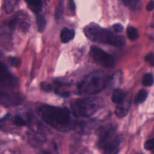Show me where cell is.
I'll use <instances>...</instances> for the list:
<instances>
[{
    "label": "cell",
    "mask_w": 154,
    "mask_h": 154,
    "mask_svg": "<svg viewBox=\"0 0 154 154\" xmlns=\"http://www.w3.org/2000/svg\"><path fill=\"white\" fill-rule=\"evenodd\" d=\"M39 154H49L48 152H45V151H43V152H42L41 153H40Z\"/></svg>",
    "instance_id": "f546056e"
},
{
    "label": "cell",
    "mask_w": 154,
    "mask_h": 154,
    "mask_svg": "<svg viewBox=\"0 0 154 154\" xmlns=\"http://www.w3.org/2000/svg\"><path fill=\"white\" fill-rule=\"evenodd\" d=\"M144 148L148 150H153L154 149V138H152L147 141L144 143Z\"/></svg>",
    "instance_id": "7402d4cb"
},
{
    "label": "cell",
    "mask_w": 154,
    "mask_h": 154,
    "mask_svg": "<svg viewBox=\"0 0 154 154\" xmlns=\"http://www.w3.org/2000/svg\"><path fill=\"white\" fill-rule=\"evenodd\" d=\"M90 54L96 63L105 67H112L115 64L114 58L112 55L97 47H91Z\"/></svg>",
    "instance_id": "8992f818"
},
{
    "label": "cell",
    "mask_w": 154,
    "mask_h": 154,
    "mask_svg": "<svg viewBox=\"0 0 154 154\" xmlns=\"http://www.w3.org/2000/svg\"><path fill=\"white\" fill-rule=\"evenodd\" d=\"M36 23L38 31H43L46 25V20L43 14L40 13H37L36 14Z\"/></svg>",
    "instance_id": "7c38bea8"
},
{
    "label": "cell",
    "mask_w": 154,
    "mask_h": 154,
    "mask_svg": "<svg viewBox=\"0 0 154 154\" xmlns=\"http://www.w3.org/2000/svg\"><path fill=\"white\" fill-rule=\"evenodd\" d=\"M75 35L74 30L70 29L67 28H64L60 33L61 41L63 43H67L72 40Z\"/></svg>",
    "instance_id": "30bf717a"
},
{
    "label": "cell",
    "mask_w": 154,
    "mask_h": 154,
    "mask_svg": "<svg viewBox=\"0 0 154 154\" xmlns=\"http://www.w3.org/2000/svg\"><path fill=\"white\" fill-rule=\"evenodd\" d=\"M63 4L62 2H60L57 7V10L55 11V17L57 19H60L63 14Z\"/></svg>",
    "instance_id": "ffe728a7"
},
{
    "label": "cell",
    "mask_w": 154,
    "mask_h": 154,
    "mask_svg": "<svg viewBox=\"0 0 154 154\" xmlns=\"http://www.w3.org/2000/svg\"><path fill=\"white\" fill-rule=\"evenodd\" d=\"M154 8V1H150L146 5V9L148 11H152Z\"/></svg>",
    "instance_id": "4316f807"
},
{
    "label": "cell",
    "mask_w": 154,
    "mask_h": 154,
    "mask_svg": "<svg viewBox=\"0 0 154 154\" xmlns=\"http://www.w3.org/2000/svg\"><path fill=\"white\" fill-rule=\"evenodd\" d=\"M18 82L16 78L7 70L2 63L1 66V84L5 88H14L17 85Z\"/></svg>",
    "instance_id": "52a82bcc"
},
{
    "label": "cell",
    "mask_w": 154,
    "mask_h": 154,
    "mask_svg": "<svg viewBox=\"0 0 154 154\" xmlns=\"http://www.w3.org/2000/svg\"><path fill=\"white\" fill-rule=\"evenodd\" d=\"M110 81V77L102 71H94L87 75L78 84V88L82 93L97 94L103 90Z\"/></svg>",
    "instance_id": "3957f363"
},
{
    "label": "cell",
    "mask_w": 154,
    "mask_h": 154,
    "mask_svg": "<svg viewBox=\"0 0 154 154\" xmlns=\"http://www.w3.org/2000/svg\"><path fill=\"white\" fill-rule=\"evenodd\" d=\"M116 130L112 128H106L100 131L98 146L104 154H117L123 137L121 135H116Z\"/></svg>",
    "instance_id": "277c9868"
},
{
    "label": "cell",
    "mask_w": 154,
    "mask_h": 154,
    "mask_svg": "<svg viewBox=\"0 0 154 154\" xmlns=\"http://www.w3.org/2000/svg\"><path fill=\"white\" fill-rule=\"evenodd\" d=\"M122 1L125 5L134 8L137 5L139 0H122Z\"/></svg>",
    "instance_id": "d6986e66"
},
{
    "label": "cell",
    "mask_w": 154,
    "mask_h": 154,
    "mask_svg": "<svg viewBox=\"0 0 154 154\" xmlns=\"http://www.w3.org/2000/svg\"><path fill=\"white\" fill-rule=\"evenodd\" d=\"M70 8L73 10H74L75 8V5L73 1H72V0H70Z\"/></svg>",
    "instance_id": "f1b7e54d"
},
{
    "label": "cell",
    "mask_w": 154,
    "mask_h": 154,
    "mask_svg": "<svg viewBox=\"0 0 154 154\" xmlns=\"http://www.w3.org/2000/svg\"><path fill=\"white\" fill-rule=\"evenodd\" d=\"M40 88L45 92H50L52 90V87L50 84L46 82H42L40 84Z\"/></svg>",
    "instance_id": "44dd1931"
},
{
    "label": "cell",
    "mask_w": 154,
    "mask_h": 154,
    "mask_svg": "<svg viewBox=\"0 0 154 154\" xmlns=\"http://www.w3.org/2000/svg\"><path fill=\"white\" fill-rule=\"evenodd\" d=\"M128 38L132 40H136L138 37V32L137 29L133 26H129L126 30Z\"/></svg>",
    "instance_id": "5bb4252c"
},
{
    "label": "cell",
    "mask_w": 154,
    "mask_h": 154,
    "mask_svg": "<svg viewBox=\"0 0 154 154\" xmlns=\"http://www.w3.org/2000/svg\"><path fill=\"white\" fill-rule=\"evenodd\" d=\"M17 20L16 19H14L13 20H11L10 22H9V27L11 29H14L16 28V26L17 25Z\"/></svg>",
    "instance_id": "83f0119b"
},
{
    "label": "cell",
    "mask_w": 154,
    "mask_h": 154,
    "mask_svg": "<svg viewBox=\"0 0 154 154\" xmlns=\"http://www.w3.org/2000/svg\"><path fill=\"white\" fill-rule=\"evenodd\" d=\"M153 81V76L151 73H146L143 78V84L145 86L152 85Z\"/></svg>",
    "instance_id": "2e32d148"
},
{
    "label": "cell",
    "mask_w": 154,
    "mask_h": 154,
    "mask_svg": "<svg viewBox=\"0 0 154 154\" xmlns=\"http://www.w3.org/2000/svg\"><path fill=\"white\" fill-rule=\"evenodd\" d=\"M112 28H113L114 31L117 32H120L123 30V26L120 23L114 24L112 26Z\"/></svg>",
    "instance_id": "484cf974"
},
{
    "label": "cell",
    "mask_w": 154,
    "mask_h": 154,
    "mask_svg": "<svg viewBox=\"0 0 154 154\" xmlns=\"http://www.w3.org/2000/svg\"><path fill=\"white\" fill-rule=\"evenodd\" d=\"M147 93L146 90H140L135 99V103H143L147 98Z\"/></svg>",
    "instance_id": "9a60e30c"
},
{
    "label": "cell",
    "mask_w": 154,
    "mask_h": 154,
    "mask_svg": "<svg viewBox=\"0 0 154 154\" xmlns=\"http://www.w3.org/2000/svg\"><path fill=\"white\" fill-rule=\"evenodd\" d=\"M19 25H20V29L23 31H26L29 29V24L28 22H25V21H22L20 23Z\"/></svg>",
    "instance_id": "d4e9b609"
},
{
    "label": "cell",
    "mask_w": 154,
    "mask_h": 154,
    "mask_svg": "<svg viewBox=\"0 0 154 154\" xmlns=\"http://www.w3.org/2000/svg\"><path fill=\"white\" fill-rule=\"evenodd\" d=\"M13 122L14 123V125L19 126H25L28 124V121L25 119L24 118H23L22 116H16L13 120Z\"/></svg>",
    "instance_id": "e0dca14e"
},
{
    "label": "cell",
    "mask_w": 154,
    "mask_h": 154,
    "mask_svg": "<svg viewBox=\"0 0 154 154\" xmlns=\"http://www.w3.org/2000/svg\"><path fill=\"white\" fill-rule=\"evenodd\" d=\"M126 96V93L124 90L121 89H116L112 94L111 100L114 103L120 105L123 103Z\"/></svg>",
    "instance_id": "9c48e42d"
},
{
    "label": "cell",
    "mask_w": 154,
    "mask_h": 154,
    "mask_svg": "<svg viewBox=\"0 0 154 154\" xmlns=\"http://www.w3.org/2000/svg\"><path fill=\"white\" fill-rule=\"evenodd\" d=\"M17 0H5V10L7 13L13 11Z\"/></svg>",
    "instance_id": "ac0fdd59"
},
{
    "label": "cell",
    "mask_w": 154,
    "mask_h": 154,
    "mask_svg": "<svg viewBox=\"0 0 154 154\" xmlns=\"http://www.w3.org/2000/svg\"><path fill=\"white\" fill-rule=\"evenodd\" d=\"M9 61L11 66L14 67H18L21 63L20 60L17 57H11L9 60Z\"/></svg>",
    "instance_id": "603a6c76"
},
{
    "label": "cell",
    "mask_w": 154,
    "mask_h": 154,
    "mask_svg": "<svg viewBox=\"0 0 154 154\" xmlns=\"http://www.w3.org/2000/svg\"><path fill=\"white\" fill-rule=\"evenodd\" d=\"M28 8L35 13H39L43 6L42 0H25Z\"/></svg>",
    "instance_id": "8fae6325"
},
{
    "label": "cell",
    "mask_w": 154,
    "mask_h": 154,
    "mask_svg": "<svg viewBox=\"0 0 154 154\" xmlns=\"http://www.w3.org/2000/svg\"><path fill=\"white\" fill-rule=\"evenodd\" d=\"M38 112L46 123L57 131L66 132L72 128L70 113L65 108L45 105L39 108Z\"/></svg>",
    "instance_id": "6da1fadb"
},
{
    "label": "cell",
    "mask_w": 154,
    "mask_h": 154,
    "mask_svg": "<svg viewBox=\"0 0 154 154\" xmlns=\"http://www.w3.org/2000/svg\"><path fill=\"white\" fill-rule=\"evenodd\" d=\"M22 101V96L16 93L1 91V102L5 106H14L20 104Z\"/></svg>",
    "instance_id": "ba28073f"
},
{
    "label": "cell",
    "mask_w": 154,
    "mask_h": 154,
    "mask_svg": "<svg viewBox=\"0 0 154 154\" xmlns=\"http://www.w3.org/2000/svg\"><path fill=\"white\" fill-rule=\"evenodd\" d=\"M101 105V100L96 97L77 99L70 102L72 113L75 116L79 117H89L93 115Z\"/></svg>",
    "instance_id": "5b68a950"
},
{
    "label": "cell",
    "mask_w": 154,
    "mask_h": 154,
    "mask_svg": "<svg viewBox=\"0 0 154 154\" xmlns=\"http://www.w3.org/2000/svg\"><path fill=\"white\" fill-rule=\"evenodd\" d=\"M144 60L146 62L149 63L151 66H154V54L153 53H150L147 54L145 57Z\"/></svg>",
    "instance_id": "cb8c5ba5"
},
{
    "label": "cell",
    "mask_w": 154,
    "mask_h": 154,
    "mask_svg": "<svg viewBox=\"0 0 154 154\" xmlns=\"http://www.w3.org/2000/svg\"><path fill=\"white\" fill-rule=\"evenodd\" d=\"M128 112V108L123 105V103L117 106L115 109V114L119 118H123L125 117Z\"/></svg>",
    "instance_id": "4fadbf2b"
},
{
    "label": "cell",
    "mask_w": 154,
    "mask_h": 154,
    "mask_svg": "<svg viewBox=\"0 0 154 154\" xmlns=\"http://www.w3.org/2000/svg\"><path fill=\"white\" fill-rule=\"evenodd\" d=\"M85 36L91 41L97 42L114 46L120 47L125 44V39L122 35L115 34L107 29L91 24L84 28Z\"/></svg>",
    "instance_id": "7a4b0ae2"
}]
</instances>
